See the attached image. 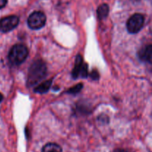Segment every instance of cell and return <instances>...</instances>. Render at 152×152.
Here are the masks:
<instances>
[{
	"instance_id": "16",
	"label": "cell",
	"mask_w": 152,
	"mask_h": 152,
	"mask_svg": "<svg viewBox=\"0 0 152 152\" xmlns=\"http://www.w3.org/2000/svg\"><path fill=\"white\" fill-rule=\"evenodd\" d=\"M2 99H3V95H1V93H0V102H1V101H2Z\"/></svg>"
},
{
	"instance_id": "12",
	"label": "cell",
	"mask_w": 152,
	"mask_h": 152,
	"mask_svg": "<svg viewBox=\"0 0 152 152\" xmlns=\"http://www.w3.org/2000/svg\"><path fill=\"white\" fill-rule=\"evenodd\" d=\"M80 74L83 77H88V65L86 63H83V66L81 67Z\"/></svg>"
},
{
	"instance_id": "9",
	"label": "cell",
	"mask_w": 152,
	"mask_h": 152,
	"mask_svg": "<svg viewBox=\"0 0 152 152\" xmlns=\"http://www.w3.org/2000/svg\"><path fill=\"white\" fill-rule=\"evenodd\" d=\"M108 13H109V7L108 4H102L97 8V16L99 19L106 18Z\"/></svg>"
},
{
	"instance_id": "6",
	"label": "cell",
	"mask_w": 152,
	"mask_h": 152,
	"mask_svg": "<svg viewBox=\"0 0 152 152\" xmlns=\"http://www.w3.org/2000/svg\"><path fill=\"white\" fill-rule=\"evenodd\" d=\"M151 55H152V47L151 45L145 46L143 49L139 51L138 56L141 61L144 62L151 63Z\"/></svg>"
},
{
	"instance_id": "15",
	"label": "cell",
	"mask_w": 152,
	"mask_h": 152,
	"mask_svg": "<svg viewBox=\"0 0 152 152\" xmlns=\"http://www.w3.org/2000/svg\"><path fill=\"white\" fill-rule=\"evenodd\" d=\"M114 152H127L126 151H125L124 149H122V148H117L114 151Z\"/></svg>"
},
{
	"instance_id": "8",
	"label": "cell",
	"mask_w": 152,
	"mask_h": 152,
	"mask_svg": "<svg viewBox=\"0 0 152 152\" xmlns=\"http://www.w3.org/2000/svg\"><path fill=\"white\" fill-rule=\"evenodd\" d=\"M52 83V80H46L45 82H43L41 84H39V86H37V87L35 88L34 91L37 93L43 94L45 92H47L50 89V86H51Z\"/></svg>"
},
{
	"instance_id": "3",
	"label": "cell",
	"mask_w": 152,
	"mask_h": 152,
	"mask_svg": "<svg viewBox=\"0 0 152 152\" xmlns=\"http://www.w3.org/2000/svg\"><path fill=\"white\" fill-rule=\"evenodd\" d=\"M45 15L41 11H34L30 15L28 19V25L31 29H40L45 25Z\"/></svg>"
},
{
	"instance_id": "13",
	"label": "cell",
	"mask_w": 152,
	"mask_h": 152,
	"mask_svg": "<svg viewBox=\"0 0 152 152\" xmlns=\"http://www.w3.org/2000/svg\"><path fill=\"white\" fill-rule=\"evenodd\" d=\"M91 77L93 80H98L99 79V73L96 70H94L91 73Z\"/></svg>"
},
{
	"instance_id": "2",
	"label": "cell",
	"mask_w": 152,
	"mask_h": 152,
	"mask_svg": "<svg viewBox=\"0 0 152 152\" xmlns=\"http://www.w3.org/2000/svg\"><path fill=\"white\" fill-rule=\"evenodd\" d=\"M28 50L26 46L22 44H16L9 52L8 60L13 65H19L26 60Z\"/></svg>"
},
{
	"instance_id": "11",
	"label": "cell",
	"mask_w": 152,
	"mask_h": 152,
	"mask_svg": "<svg viewBox=\"0 0 152 152\" xmlns=\"http://www.w3.org/2000/svg\"><path fill=\"white\" fill-rule=\"evenodd\" d=\"M83 86V83H78V84H77L76 86L71 87V89L68 91V93H71V94L78 93V92L82 89Z\"/></svg>"
},
{
	"instance_id": "1",
	"label": "cell",
	"mask_w": 152,
	"mask_h": 152,
	"mask_svg": "<svg viewBox=\"0 0 152 152\" xmlns=\"http://www.w3.org/2000/svg\"><path fill=\"white\" fill-rule=\"evenodd\" d=\"M46 73L47 67L43 61L39 60L33 63L30 67L28 75L27 83L28 86H33L42 80L45 77Z\"/></svg>"
},
{
	"instance_id": "5",
	"label": "cell",
	"mask_w": 152,
	"mask_h": 152,
	"mask_svg": "<svg viewBox=\"0 0 152 152\" xmlns=\"http://www.w3.org/2000/svg\"><path fill=\"white\" fill-rule=\"evenodd\" d=\"M19 19L16 16H8L0 19V30L6 33L14 29L18 25Z\"/></svg>"
},
{
	"instance_id": "4",
	"label": "cell",
	"mask_w": 152,
	"mask_h": 152,
	"mask_svg": "<svg viewBox=\"0 0 152 152\" xmlns=\"http://www.w3.org/2000/svg\"><path fill=\"white\" fill-rule=\"evenodd\" d=\"M144 16L140 13H135L131 16L127 22L128 31L131 34H137L142 28L144 24Z\"/></svg>"
},
{
	"instance_id": "7",
	"label": "cell",
	"mask_w": 152,
	"mask_h": 152,
	"mask_svg": "<svg viewBox=\"0 0 152 152\" xmlns=\"http://www.w3.org/2000/svg\"><path fill=\"white\" fill-rule=\"evenodd\" d=\"M82 66H83V58H82L81 55H79L76 58L75 64H74V67L72 71V76L74 78H77L78 76L80 75Z\"/></svg>"
},
{
	"instance_id": "14",
	"label": "cell",
	"mask_w": 152,
	"mask_h": 152,
	"mask_svg": "<svg viewBox=\"0 0 152 152\" xmlns=\"http://www.w3.org/2000/svg\"><path fill=\"white\" fill-rule=\"evenodd\" d=\"M7 0H0V9L4 7L7 4Z\"/></svg>"
},
{
	"instance_id": "10",
	"label": "cell",
	"mask_w": 152,
	"mask_h": 152,
	"mask_svg": "<svg viewBox=\"0 0 152 152\" xmlns=\"http://www.w3.org/2000/svg\"><path fill=\"white\" fill-rule=\"evenodd\" d=\"M42 152H62V148L56 143H48L43 147Z\"/></svg>"
}]
</instances>
